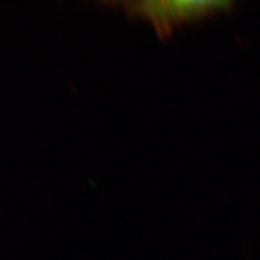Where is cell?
Wrapping results in <instances>:
<instances>
[{
  "mask_svg": "<svg viewBox=\"0 0 260 260\" xmlns=\"http://www.w3.org/2000/svg\"><path fill=\"white\" fill-rule=\"evenodd\" d=\"M122 6L132 16L150 21L162 36H166L186 21L202 19L227 8V3L219 2H137Z\"/></svg>",
  "mask_w": 260,
  "mask_h": 260,
  "instance_id": "obj_1",
  "label": "cell"
}]
</instances>
